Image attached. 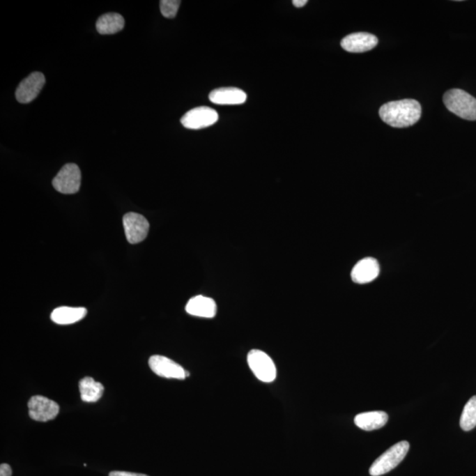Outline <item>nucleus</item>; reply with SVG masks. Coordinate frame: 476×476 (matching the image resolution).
<instances>
[{"label":"nucleus","instance_id":"nucleus-7","mask_svg":"<svg viewBox=\"0 0 476 476\" xmlns=\"http://www.w3.org/2000/svg\"><path fill=\"white\" fill-rule=\"evenodd\" d=\"M126 239L130 244L135 245L145 240L148 234L149 223L144 216L137 213H128L123 217Z\"/></svg>","mask_w":476,"mask_h":476},{"label":"nucleus","instance_id":"nucleus-1","mask_svg":"<svg viewBox=\"0 0 476 476\" xmlns=\"http://www.w3.org/2000/svg\"><path fill=\"white\" fill-rule=\"evenodd\" d=\"M421 115L420 103L412 99L389 102L379 109L382 121L395 128H405L415 125L420 119Z\"/></svg>","mask_w":476,"mask_h":476},{"label":"nucleus","instance_id":"nucleus-3","mask_svg":"<svg viewBox=\"0 0 476 476\" xmlns=\"http://www.w3.org/2000/svg\"><path fill=\"white\" fill-rule=\"evenodd\" d=\"M409 447L410 445L407 441L399 442L392 445L372 463L369 468V475L381 476L392 471L404 461L406 455L408 454Z\"/></svg>","mask_w":476,"mask_h":476},{"label":"nucleus","instance_id":"nucleus-22","mask_svg":"<svg viewBox=\"0 0 476 476\" xmlns=\"http://www.w3.org/2000/svg\"><path fill=\"white\" fill-rule=\"evenodd\" d=\"M0 476H12V468L8 464L0 466Z\"/></svg>","mask_w":476,"mask_h":476},{"label":"nucleus","instance_id":"nucleus-9","mask_svg":"<svg viewBox=\"0 0 476 476\" xmlns=\"http://www.w3.org/2000/svg\"><path fill=\"white\" fill-rule=\"evenodd\" d=\"M149 367L159 377L166 378L185 379L189 377L188 371L181 365L162 355H153L149 358Z\"/></svg>","mask_w":476,"mask_h":476},{"label":"nucleus","instance_id":"nucleus-15","mask_svg":"<svg viewBox=\"0 0 476 476\" xmlns=\"http://www.w3.org/2000/svg\"><path fill=\"white\" fill-rule=\"evenodd\" d=\"M355 424L366 431L384 427L388 422V415L384 411L364 412L355 417Z\"/></svg>","mask_w":476,"mask_h":476},{"label":"nucleus","instance_id":"nucleus-21","mask_svg":"<svg viewBox=\"0 0 476 476\" xmlns=\"http://www.w3.org/2000/svg\"><path fill=\"white\" fill-rule=\"evenodd\" d=\"M109 476H148L143 474H138V473H131L125 471H112L109 473Z\"/></svg>","mask_w":476,"mask_h":476},{"label":"nucleus","instance_id":"nucleus-11","mask_svg":"<svg viewBox=\"0 0 476 476\" xmlns=\"http://www.w3.org/2000/svg\"><path fill=\"white\" fill-rule=\"evenodd\" d=\"M378 43L377 36L369 33L359 32L346 36L341 40V45L346 52L362 53L374 49Z\"/></svg>","mask_w":476,"mask_h":476},{"label":"nucleus","instance_id":"nucleus-19","mask_svg":"<svg viewBox=\"0 0 476 476\" xmlns=\"http://www.w3.org/2000/svg\"><path fill=\"white\" fill-rule=\"evenodd\" d=\"M459 425L465 431H472L476 427V395L473 396L465 405Z\"/></svg>","mask_w":476,"mask_h":476},{"label":"nucleus","instance_id":"nucleus-17","mask_svg":"<svg viewBox=\"0 0 476 476\" xmlns=\"http://www.w3.org/2000/svg\"><path fill=\"white\" fill-rule=\"evenodd\" d=\"M125 28V19L116 13H105L96 22V29L101 35H113Z\"/></svg>","mask_w":476,"mask_h":476},{"label":"nucleus","instance_id":"nucleus-13","mask_svg":"<svg viewBox=\"0 0 476 476\" xmlns=\"http://www.w3.org/2000/svg\"><path fill=\"white\" fill-rule=\"evenodd\" d=\"M185 311L195 317L212 318L217 312V306L214 299L197 295L190 299L185 306Z\"/></svg>","mask_w":476,"mask_h":476},{"label":"nucleus","instance_id":"nucleus-23","mask_svg":"<svg viewBox=\"0 0 476 476\" xmlns=\"http://www.w3.org/2000/svg\"><path fill=\"white\" fill-rule=\"evenodd\" d=\"M307 0H294V1H293V5H294L295 8H301L302 6L307 4Z\"/></svg>","mask_w":476,"mask_h":476},{"label":"nucleus","instance_id":"nucleus-10","mask_svg":"<svg viewBox=\"0 0 476 476\" xmlns=\"http://www.w3.org/2000/svg\"><path fill=\"white\" fill-rule=\"evenodd\" d=\"M45 84V77L42 72L31 73L28 78L23 79L16 89V100L21 103H29L34 101Z\"/></svg>","mask_w":476,"mask_h":476},{"label":"nucleus","instance_id":"nucleus-14","mask_svg":"<svg viewBox=\"0 0 476 476\" xmlns=\"http://www.w3.org/2000/svg\"><path fill=\"white\" fill-rule=\"evenodd\" d=\"M247 95L236 88H220L209 95V100L219 105H238L246 102Z\"/></svg>","mask_w":476,"mask_h":476},{"label":"nucleus","instance_id":"nucleus-20","mask_svg":"<svg viewBox=\"0 0 476 476\" xmlns=\"http://www.w3.org/2000/svg\"><path fill=\"white\" fill-rule=\"evenodd\" d=\"M181 4V1H179V0H162L160 2L162 15L165 18H175Z\"/></svg>","mask_w":476,"mask_h":476},{"label":"nucleus","instance_id":"nucleus-2","mask_svg":"<svg viewBox=\"0 0 476 476\" xmlns=\"http://www.w3.org/2000/svg\"><path fill=\"white\" fill-rule=\"evenodd\" d=\"M448 111L466 121H476V99L461 89H451L444 95Z\"/></svg>","mask_w":476,"mask_h":476},{"label":"nucleus","instance_id":"nucleus-18","mask_svg":"<svg viewBox=\"0 0 476 476\" xmlns=\"http://www.w3.org/2000/svg\"><path fill=\"white\" fill-rule=\"evenodd\" d=\"M81 398L85 402H96L102 398L105 387L94 378L86 377L79 381V384Z\"/></svg>","mask_w":476,"mask_h":476},{"label":"nucleus","instance_id":"nucleus-5","mask_svg":"<svg viewBox=\"0 0 476 476\" xmlns=\"http://www.w3.org/2000/svg\"><path fill=\"white\" fill-rule=\"evenodd\" d=\"M82 184V173L75 163H68L52 181L53 187L63 194H75Z\"/></svg>","mask_w":476,"mask_h":476},{"label":"nucleus","instance_id":"nucleus-12","mask_svg":"<svg viewBox=\"0 0 476 476\" xmlns=\"http://www.w3.org/2000/svg\"><path fill=\"white\" fill-rule=\"evenodd\" d=\"M379 272L381 268L378 262L374 258H365L354 266L351 272V278L355 284H369L378 277Z\"/></svg>","mask_w":476,"mask_h":476},{"label":"nucleus","instance_id":"nucleus-16","mask_svg":"<svg viewBox=\"0 0 476 476\" xmlns=\"http://www.w3.org/2000/svg\"><path fill=\"white\" fill-rule=\"evenodd\" d=\"M88 314L86 308L83 307H62L56 308L52 312V321L59 325H71L82 321Z\"/></svg>","mask_w":476,"mask_h":476},{"label":"nucleus","instance_id":"nucleus-8","mask_svg":"<svg viewBox=\"0 0 476 476\" xmlns=\"http://www.w3.org/2000/svg\"><path fill=\"white\" fill-rule=\"evenodd\" d=\"M218 119L219 115L215 109L203 106L185 113L181 118V123L185 128L199 130L215 125Z\"/></svg>","mask_w":476,"mask_h":476},{"label":"nucleus","instance_id":"nucleus-4","mask_svg":"<svg viewBox=\"0 0 476 476\" xmlns=\"http://www.w3.org/2000/svg\"><path fill=\"white\" fill-rule=\"evenodd\" d=\"M247 362L255 377L262 382L271 383L276 378V367L274 361L266 353L259 349L249 352Z\"/></svg>","mask_w":476,"mask_h":476},{"label":"nucleus","instance_id":"nucleus-6","mask_svg":"<svg viewBox=\"0 0 476 476\" xmlns=\"http://www.w3.org/2000/svg\"><path fill=\"white\" fill-rule=\"evenodd\" d=\"M29 414L33 420L48 422L56 417L59 413V406L41 395L33 396L28 402Z\"/></svg>","mask_w":476,"mask_h":476}]
</instances>
